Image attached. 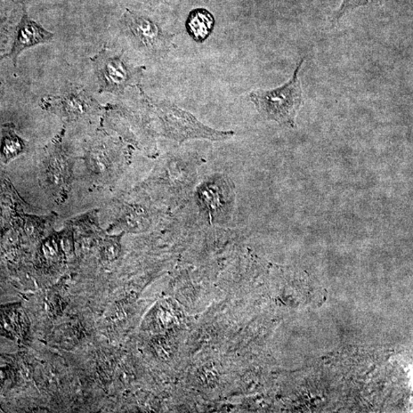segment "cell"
<instances>
[{
  "mask_svg": "<svg viewBox=\"0 0 413 413\" xmlns=\"http://www.w3.org/2000/svg\"><path fill=\"white\" fill-rule=\"evenodd\" d=\"M201 165V159L196 154H168L154 168L145 189L165 206L179 205L190 196Z\"/></svg>",
  "mask_w": 413,
  "mask_h": 413,
  "instance_id": "1",
  "label": "cell"
},
{
  "mask_svg": "<svg viewBox=\"0 0 413 413\" xmlns=\"http://www.w3.org/2000/svg\"><path fill=\"white\" fill-rule=\"evenodd\" d=\"M305 59L298 61L293 77L287 83L272 90H256L249 94L263 117L280 124L294 127L296 117L303 103V89L298 73Z\"/></svg>",
  "mask_w": 413,
  "mask_h": 413,
  "instance_id": "2",
  "label": "cell"
},
{
  "mask_svg": "<svg viewBox=\"0 0 413 413\" xmlns=\"http://www.w3.org/2000/svg\"><path fill=\"white\" fill-rule=\"evenodd\" d=\"M194 201L200 212L210 224L228 223L235 206L233 184L225 175H209L197 186Z\"/></svg>",
  "mask_w": 413,
  "mask_h": 413,
  "instance_id": "3",
  "label": "cell"
},
{
  "mask_svg": "<svg viewBox=\"0 0 413 413\" xmlns=\"http://www.w3.org/2000/svg\"><path fill=\"white\" fill-rule=\"evenodd\" d=\"M99 84V93L123 94L126 89L139 84L145 67H135L123 53L108 48L103 50L92 59Z\"/></svg>",
  "mask_w": 413,
  "mask_h": 413,
  "instance_id": "4",
  "label": "cell"
},
{
  "mask_svg": "<svg viewBox=\"0 0 413 413\" xmlns=\"http://www.w3.org/2000/svg\"><path fill=\"white\" fill-rule=\"evenodd\" d=\"M63 133L47 147L39 173L43 188L58 202L64 201L68 196L74 166L70 152L63 145Z\"/></svg>",
  "mask_w": 413,
  "mask_h": 413,
  "instance_id": "5",
  "label": "cell"
},
{
  "mask_svg": "<svg viewBox=\"0 0 413 413\" xmlns=\"http://www.w3.org/2000/svg\"><path fill=\"white\" fill-rule=\"evenodd\" d=\"M123 24L135 43L144 51L157 56H164L171 50L174 34L161 28L147 16L126 10Z\"/></svg>",
  "mask_w": 413,
  "mask_h": 413,
  "instance_id": "6",
  "label": "cell"
},
{
  "mask_svg": "<svg viewBox=\"0 0 413 413\" xmlns=\"http://www.w3.org/2000/svg\"><path fill=\"white\" fill-rule=\"evenodd\" d=\"M42 107L60 117L64 122L89 119L101 110V105L84 88L71 87L56 96H45Z\"/></svg>",
  "mask_w": 413,
  "mask_h": 413,
  "instance_id": "7",
  "label": "cell"
},
{
  "mask_svg": "<svg viewBox=\"0 0 413 413\" xmlns=\"http://www.w3.org/2000/svg\"><path fill=\"white\" fill-rule=\"evenodd\" d=\"M87 166L100 183L116 181L124 172L127 157L122 145L108 140L94 143L86 156Z\"/></svg>",
  "mask_w": 413,
  "mask_h": 413,
  "instance_id": "8",
  "label": "cell"
},
{
  "mask_svg": "<svg viewBox=\"0 0 413 413\" xmlns=\"http://www.w3.org/2000/svg\"><path fill=\"white\" fill-rule=\"evenodd\" d=\"M54 34L24 14L19 24L10 53L2 57L9 58L16 66L20 55L31 47L50 42Z\"/></svg>",
  "mask_w": 413,
  "mask_h": 413,
  "instance_id": "9",
  "label": "cell"
},
{
  "mask_svg": "<svg viewBox=\"0 0 413 413\" xmlns=\"http://www.w3.org/2000/svg\"><path fill=\"white\" fill-rule=\"evenodd\" d=\"M215 25L213 15L205 9L192 10L185 23L189 35L198 43H204L212 35Z\"/></svg>",
  "mask_w": 413,
  "mask_h": 413,
  "instance_id": "10",
  "label": "cell"
},
{
  "mask_svg": "<svg viewBox=\"0 0 413 413\" xmlns=\"http://www.w3.org/2000/svg\"><path fill=\"white\" fill-rule=\"evenodd\" d=\"M27 143L15 132V125L4 124L2 129L1 141H0V160L5 164L18 157L25 152Z\"/></svg>",
  "mask_w": 413,
  "mask_h": 413,
  "instance_id": "11",
  "label": "cell"
},
{
  "mask_svg": "<svg viewBox=\"0 0 413 413\" xmlns=\"http://www.w3.org/2000/svg\"><path fill=\"white\" fill-rule=\"evenodd\" d=\"M151 218L147 210L140 206H127L122 215L112 226H119L127 230L147 229L151 224Z\"/></svg>",
  "mask_w": 413,
  "mask_h": 413,
  "instance_id": "12",
  "label": "cell"
},
{
  "mask_svg": "<svg viewBox=\"0 0 413 413\" xmlns=\"http://www.w3.org/2000/svg\"><path fill=\"white\" fill-rule=\"evenodd\" d=\"M383 0H343L341 7L335 15L334 21L337 22L343 16L356 8L368 6L370 4H380Z\"/></svg>",
  "mask_w": 413,
  "mask_h": 413,
  "instance_id": "13",
  "label": "cell"
},
{
  "mask_svg": "<svg viewBox=\"0 0 413 413\" xmlns=\"http://www.w3.org/2000/svg\"><path fill=\"white\" fill-rule=\"evenodd\" d=\"M3 96V84L0 82V100H1Z\"/></svg>",
  "mask_w": 413,
  "mask_h": 413,
  "instance_id": "14",
  "label": "cell"
},
{
  "mask_svg": "<svg viewBox=\"0 0 413 413\" xmlns=\"http://www.w3.org/2000/svg\"><path fill=\"white\" fill-rule=\"evenodd\" d=\"M154 1H166V0H154Z\"/></svg>",
  "mask_w": 413,
  "mask_h": 413,
  "instance_id": "15",
  "label": "cell"
}]
</instances>
